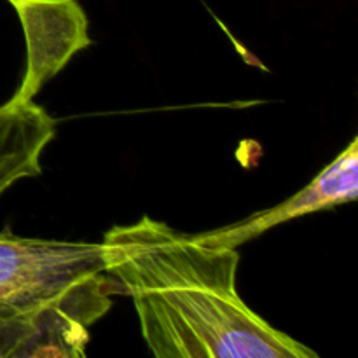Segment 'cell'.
<instances>
[{"label":"cell","instance_id":"6da1fadb","mask_svg":"<svg viewBox=\"0 0 358 358\" xmlns=\"http://www.w3.org/2000/svg\"><path fill=\"white\" fill-rule=\"evenodd\" d=\"M101 245L154 357L318 358L241 299L236 248L203 243L150 217L112 227Z\"/></svg>","mask_w":358,"mask_h":358},{"label":"cell","instance_id":"7a4b0ae2","mask_svg":"<svg viewBox=\"0 0 358 358\" xmlns=\"http://www.w3.org/2000/svg\"><path fill=\"white\" fill-rule=\"evenodd\" d=\"M115 294L101 243L0 233V324L23 334L37 357H84L90 327Z\"/></svg>","mask_w":358,"mask_h":358},{"label":"cell","instance_id":"3957f363","mask_svg":"<svg viewBox=\"0 0 358 358\" xmlns=\"http://www.w3.org/2000/svg\"><path fill=\"white\" fill-rule=\"evenodd\" d=\"M27 35V73L10 100L34 101L41 87L80 49L91 45L87 17L77 0H7Z\"/></svg>","mask_w":358,"mask_h":358},{"label":"cell","instance_id":"277c9868","mask_svg":"<svg viewBox=\"0 0 358 358\" xmlns=\"http://www.w3.org/2000/svg\"><path fill=\"white\" fill-rule=\"evenodd\" d=\"M358 198V138H353L350 145L325 166L310 184L292 198L285 199L273 208L261 210L243 220L229 224L220 229L194 234L196 240L208 245L236 248L254 238L261 236L271 227L283 222L334 208L338 205L352 203Z\"/></svg>","mask_w":358,"mask_h":358},{"label":"cell","instance_id":"5b68a950","mask_svg":"<svg viewBox=\"0 0 358 358\" xmlns=\"http://www.w3.org/2000/svg\"><path fill=\"white\" fill-rule=\"evenodd\" d=\"M55 138V119L34 101L0 105V196L42 173V154Z\"/></svg>","mask_w":358,"mask_h":358}]
</instances>
